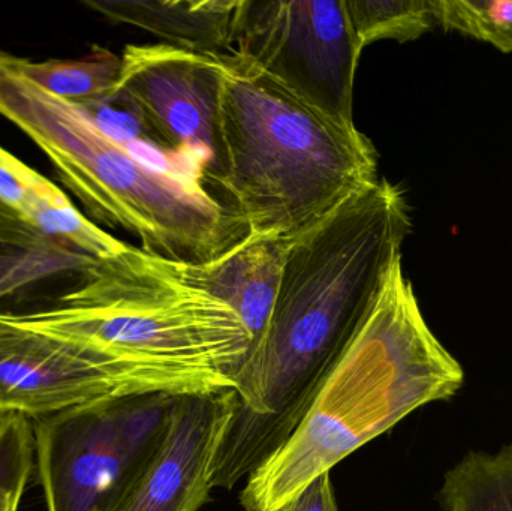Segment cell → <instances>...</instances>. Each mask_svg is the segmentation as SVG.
Returning a JSON list of instances; mask_svg holds the SVG:
<instances>
[{
    "instance_id": "cell-1",
    "label": "cell",
    "mask_w": 512,
    "mask_h": 511,
    "mask_svg": "<svg viewBox=\"0 0 512 511\" xmlns=\"http://www.w3.org/2000/svg\"><path fill=\"white\" fill-rule=\"evenodd\" d=\"M411 227L402 189L379 179L292 237L270 323L240 375L215 488L248 479L291 437L378 302Z\"/></svg>"
},
{
    "instance_id": "cell-2",
    "label": "cell",
    "mask_w": 512,
    "mask_h": 511,
    "mask_svg": "<svg viewBox=\"0 0 512 511\" xmlns=\"http://www.w3.org/2000/svg\"><path fill=\"white\" fill-rule=\"evenodd\" d=\"M0 320L95 348L177 398L236 392L252 350L239 315L186 264L132 245L93 261L51 305Z\"/></svg>"
},
{
    "instance_id": "cell-3",
    "label": "cell",
    "mask_w": 512,
    "mask_h": 511,
    "mask_svg": "<svg viewBox=\"0 0 512 511\" xmlns=\"http://www.w3.org/2000/svg\"><path fill=\"white\" fill-rule=\"evenodd\" d=\"M463 384L462 365L427 324L399 258L291 437L246 479L240 504L280 511L364 444Z\"/></svg>"
},
{
    "instance_id": "cell-4",
    "label": "cell",
    "mask_w": 512,
    "mask_h": 511,
    "mask_svg": "<svg viewBox=\"0 0 512 511\" xmlns=\"http://www.w3.org/2000/svg\"><path fill=\"white\" fill-rule=\"evenodd\" d=\"M221 62L215 153L203 183L224 191L248 233L294 237L378 182V153L357 126L301 101L236 51Z\"/></svg>"
},
{
    "instance_id": "cell-5",
    "label": "cell",
    "mask_w": 512,
    "mask_h": 511,
    "mask_svg": "<svg viewBox=\"0 0 512 511\" xmlns=\"http://www.w3.org/2000/svg\"><path fill=\"white\" fill-rule=\"evenodd\" d=\"M0 116L42 152L90 216L182 264L215 260L246 236L242 219L191 171L152 164L105 135L81 108L24 75L0 51Z\"/></svg>"
},
{
    "instance_id": "cell-6",
    "label": "cell",
    "mask_w": 512,
    "mask_h": 511,
    "mask_svg": "<svg viewBox=\"0 0 512 511\" xmlns=\"http://www.w3.org/2000/svg\"><path fill=\"white\" fill-rule=\"evenodd\" d=\"M177 396L81 405L33 420L47 511H113L158 455Z\"/></svg>"
},
{
    "instance_id": "cell-7",
    "label": "cell",
    "mask_w": 512,
    "mask_h": 511,
    "mask_svg": "<svg viewBox=\"0 0 512 511\" xmlns=\"http://www.w3.org/2000/svg\"><path fill=\"white\" fill-rule=\"evenodd\" d=\"M234 51L301 101L355 125L363 50L346 0H242Z\"/></svg>"
},
{
    "instance_id": "cell-8",
    "label": "cell",
    "mask_w": 512,
    "mask_h": 511,
    "mask_svg": "<svg viewBox=\"0 0 512 511\" xmlns=\"http://www.w3.org/2000/svg\"><path fill=\"white\" fill-rule=\"evenodd\" d=\"M143 395L156 393L107 354L0 320V414L36 420L81 405Z\"/></svg>"
},
{
    "instance_id": "cell-9",
    "label": "cell",
    "mask_w": 512,
    "mask_h": 511,
    "mask_svg": "<svg viewBox=\"0 0 512 511\" xmlns=\"http://www.w3.org/2000/svg\"><path fill=\"white\" fill-rule=\"evenodd\" d=\"M120 57L117 89L135 102L153 140L173 153L197 155L204 173L215 153L221 54L161 42L126 45Z\"/></svg>"
},
{
    "instance_id": "cell-10",
    "label": "cell",
    "mask_w": 512,
    "mask_h": 511,
    "mask_svg": "<svg viewBox=\"0 0 512 511\" xmlns=\"http://www.w3.org/2000/svg\"><path fill=\"white\" fill-rule=\"evenodd\" d=\"M236 392L180 396L158 455L113 511H198L215 488Z\"/></svg>"
},
{
    "instance_id": "cell-11",
    "label": "cell",
    "mask_w": 512,
    "mask_h": 511,
    "mask_svg": "<svg viewBox=\"0 0 512 511\" xmlns=\"http://www.w3.org/2000/svg\"><path fill=\"white\" fill-rule=\"evenodd\" d=\"M291 239L277 233H246L215 260L186 264L192 281L239 315L251 333V353L273 315Z\"/></svg>"
},
{
    "instance_id": "cell-12",
    "label": "cell",
    "mask_w": 512,
    "mask_h": 511,
    "mask_svg": "<svg viewBox=\"0 0 512 511\" xmlns=\"http://www.w3.org/2000/svg\"><path fill=\"white\" fill-rule=\"evenodd\" d=\"M0 203L56 242L102 260L129 248L93 224L65 192L0 147Z\"/></svg>"
},
{
    "instance_id": "cell-13",
    "label": "cell",
    "mask_w": 512,
    "mask_h": 511,
    "mask_svg": "<svg viewBox=\"0 0 512 511\" xmlns=\"http://www.w3.org/2000/svg\"><path fill=\"white\" fill-rule=\"evenodd\" d=\"M114 23L140 27L164 44L203 54L233 53L242 0H86Z\"/></svg>"
},
{
    "instance_id": "cell-14",
    "label": "cell",
    "mask_w": 512,
    "mask_h": 511,
    "mask_svg": "<svg viewBox=\"0 0 512 511\" xmlns=\"http://www.w3.org/2000/svg\"><path fill=\"white\" fill-rule=\"evenodd\" d=\"M93 261L45 236L0 203V306L50 282L77 281Z\"/></svg>"
},
{
    "instance_id": "cell-15",
    "label": "cell",
    "mask_w": 512,
    "mask_h": 511,
    "mask_svg": "<svg viewBox=\"0 0 512 511\" xmlns=\"http://www.w3.org/2000/svg\"><path fill=\"white\" fill-rule=\"evenodd\" d=\"M444 511H512V444L498 452H469L445 474Z\"/></svg>"
},
{
    "instance_id": "cell-16",
    "label": "cell",
    "mask_w": 512,
    "mask_h": 511,
    "mask_svg": "<svg viewBox=\"0 0 512 511\" xmlns=\"http://www.w3.org/2000/svg\"><path fill=\"white\" fill-rule=\"evenodd\" d=\"M20 68L29 80L51 95L83 107L116 92L122 57L107 48L95 47L80 59L32 62L20 57Z\"/></svg>"
},
{
    "instance_id": "cell-17",
    "label": "cell",
    "mask_w": 512,
    "mask_h": 511,
    "mask_svg": "<svg viewBox=\"0 0 512 511\" xmlns=\"http://www.w3.org/2000/svg\"><path fill=\"white\" fill-rule=\"evenodd\" d=\"M361 50L379 41L408 42L435 27L433 0H346Z\"/></svg>"
},
{
    "instance_id": "cell-18",
    "label": "cell",
    "mask_w": 512,
    "mask_h": 511,
    "mask_svg": "<svg viewBox=\"0 0 512 511\" xmlns=\"http://www.w3.org/2000/svg\"><path fill=\"white\" fill-rule=\"evenodd\" d=\"M436 24L512 53V0H433Z\"/></svg>"
},
{
    "instance_id": "cell-19",
    "label": "cell",
    "mask_w": 512,
    "mask_h": 511,
    "mask_svg": "<svg viewBox=\"0 0 512 511\" xmlns=\"http://www.w3.org/2000/svg\"><path fill=\"white\" fill-rule=\"evenodd\" d=\"M33 456L32 422L20 414H0V511H18Z\"/></svg>"
},
{
    "instance_id": "cell-20",
    "label": "cell",
    "mask_w": 512,
    "mask_h": 511,
    "mask_svg": "<svg viewBox=\"0 0 512 511\" xmlns=\"http://www.w3.org/2000/svg\"><path fill=\"white\" fill-rule=\"evenodd\" d=\"M81 110L104 132L123 146L131 147L137 141H155L147 129L143 114L135 102L122 90L116 89L107 98L83 105Z\"/></svg>"
},
{
    "instance_id": "cell-21",
    "label": "cell",
    "mask_w": 512,
    "mask_h": 511,
    "mask_svg": "<svg viewBox=\"0 0 512 511\" xmlns=\"http://www.w3.org/2000/svg\"><path fill=\"white\" fill-rule=\"evenodd\" d=\"M280 511H339L330 474L313 480L294 500L289 501Z\"/></svg>"
}]
</instances>
